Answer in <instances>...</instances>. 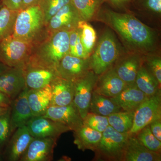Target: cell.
I'll use <instances>...</instances> for the list:
<instances>
[{"label":"cell","mask_w":161,"mask_h":161,"mask_svg":"<svg viewBox=\"0 0 161 161\" xmlns=\"http://www.w3.org/2000/svg\"><path fill=\"white\" fill-rule=\"evenodd\" d=\"M19 11L4 5L0 8V41L12 35Z\"/></svg>","instance_id":"obj_28"},{"label":"cell","mask_w":161,"mask_h":161,"mask_svg":"<svg viewBox=\"0 0 161 161\" xmlns=\"http://www.w3.org/2000/svg\"><path fill=\"white\" fill-rule=\"evenodd\" d=\"M128 133H121L109 125L102 132L94 161H122Z\"/></svg>","instance_id":"obj_5"},{"label":"cell","mask_w":161,"mask_h":161,"mask_svg":"<svg viewBox=\"0 0 161 161\" xmlns=\"http://www.w3.org/2000/svg\"><path fill=\"white\" fill-rule=\"evenodd\" d=\"M52 90V106H64L73 102L75 87L74 82L57 77L50 84Z\"/></svg>","instance_id":"obj_20"},{"label":"cell","mask_w":161,"mask_h":161,"mask_svg":"<svg viewBox=\"0 0 161 161\" xmlns=\"http://www.w3.org/2000/svg\"><path fill=\"white\" fill-rule=\"evenodd\" d=\"M10 108H3V107H0V116L3 115L4 113H6L9 109Z\"/></svg>","instance_id":"obj_44"},{"label":"cell","mask_w":161,"mask_h":161,"mask_svg":"<svg viewBox=\"0 0 161 161\" xmlns=\"http://www.w3.org/2000/svg\"><path fill=\"white\" fill-rule=\"evenodd\" d=\"M83 124L102 133L109 125L107 116L91 112H88L83 119Z\"/></svg>","instance_id":"obj_35"},{"label":"cell","mask_w":161,"mask_h":161,"mask_svg":"<svg viewBox=\"0 0 161 161\" xmlns=\"http://www.w3.org/2000/svg\"><path fill=\"white\" fill-rule=\"evenodd\" d=\"M9 68L8 67L6 66V65L3 64L0 62V75H2L3 73L6 71V70L9 69Z\"/></svg>","instance_id":"obj_43"},{"label":"cell","mask_w":161,"mask_h":161,"mask_svg":"<svg viewBox=\"0 0 161 161\" xmlns=\"http://www.w3.org/2000/svg\"><path fill=\"white\" fill-rule=\"evenodd\" d=\"M148 97L135 83L127 86L117 96L111 98L122 111L135 112Z\"/></svg>","instance_id":"obj_21"},{"label":"cell","mask_w":161,"mask_h":161,"mask_svg":"<svg viewBox=\"0 0 161 161\" xmlns=\"http://www.w3.org/2000/svg\"><path fill=\"white\" fill-rule=\"evenodd\" d=\"M122 111L111 98L93 92L89 112L107 116Z\"/></svg>","instance_id":"obj_26"},{"label":"cell","mask_w":161,"mask_h":161,"mask_svg":"<svg viewBox=\"0 0 161 161\" xmlns=\"http://www.w3.org/2000/svg\"><path fill=\"white\" fill-rule=\"evenodd\" d=\"M49 33L39 5L19 10L12 35L13 36L34 45L45 39Z\"/></svg>","instance_id":"obj_3"},{"label":"cell","mask_w":161,"mask_h":161,"mask_svg":"<svg viewBox=\"0 0 161 161\" xmlns=\"http://www.w3.org/2000/svg\"><path fill=\"white\" fill-rule=\"evenodd\" d=\"M143 61L137 55L119 58L113 67L119 77L128 85L135 84L136 75Z\"/></svg>","instance_id":"obj_22"},{"label":"cell","mask_w":161,"mask_h":161,"mask_svg":"<svg viewBox=\"0 0 161 161\" xmlns=\"http://www.w3.org/2000/svg\"><path fill=\"white\" fill-rule=\"evenodd\" d=\"M27 99L33 115H43L50 105L52 90L50 84L42 88L29 89Z\"/></svg>","instance_id":"obj_23"},{"label":"cell","mask_w":161,"mask_h":161,"mask_svg":"<svg viewBox=\"0 0 161 161\" xmlns=\"http://www.w3.org/2000/svg\"><path fill=\"white\" fill-rule=\"evenodd\" d=\"M74 132V143L79 150L84 151L91 150L93 152L97 148L102 133L83 125Z\"/></svg>","instance_id":"obj_24"},{"label":"cell","mask_w":161,"mask_h":161,"mask_svg":"<svg viewBox=\"0 0 161 161\" xmlns=\"http://www.w3.org/2000/svg\"><path fill=\"white\" fill-rule=\"evenodd\" d=\"M42 0H23L21 9H25L29 6L38 5Z\"/></svg>","instance_id":"obj_42"},{"label":"cell","mask_w":161,"mask_h":161,"mask_svg":"<svg viewBox=\"0 0 161 161\" xmlns=\"http://www.w3.org/2000/svg\"><path fill=\"white\" fill-rule=\"evenodd\" d=\"M135 83L139 89L148 97L155 95L161 92V85L143 64L137 72Z\"/></svg>","instance_id":"obj_25"},{"label":"cell","mask_w":161,"mask_h":161,"mask_svg":"<svg viewBox=\"0 0 161 161\" xmlns=\"http://www.w3.org/2000/svg\"><path fill=\"white\" fill-rule=\"evenodd\" d=\"M119 9H125L130 5L132 0H105Z\"/></svg>","instance_id":"obj_40"},{"label":"cell","mask_w":161,"mask_h":161,"mask_svg":"<svg viewBox=\"0 0 161 161\" xmlns=\"http://www.w3.org/2000/svg\"><path fill=\"white\" fill-rule=\"evenodd\" d=\"M144 5L150 11L160 14L161 0H144Z\"/></svg>","instance_id":"obj_37"},{"label":"cell","mask_w":161,"mask_h":161,"mask_svg":"<svg viewBox=\"0 0 161 161\" xmlns=\"http://www.w3.org/2000/svg\"><path fill=\"white\" fill-rule=\"evenodd\" d=\"M128 86L119 77L113 66L98 75L93 92L111 98L117 96Z\"/></svg>","instance_id":"obj_16"},{"label":"cell","mask_w":161,"mask_h":161,"mask_svg":"<svg viewBox=\"0 0 161 161\" xmlns=\"http://www.w3.org/2000/svg\"><path fill=\"white\" fill-rule=\"evenodd\" d=\"M56 70L59 77L75 82L91 70L89 58H77L69 54L60 60Z\"/></svg>","instance_id":"obj_11"},{"label":"cell","mask_w":161,"mask_h":161,"mask_svg":"<svg viewBox=\"0 0 161 161\" xmlns=\"http://www.w3.org/2000/svg\"><path fill=\"white\" fill-rule=\"evenodd\" d=\"M2 160V158H1V152H0V161Z\"/></svg>","instance_id":"obj_46"},{"label":"cell","mask_w":161,"mask_h":161,"mask_svg":"<svg viewBox=\"0 0 161 161\" xmlns=\"http://www.w3.org/2000/svg\"><path fill=\"white\" fill-rule=\"evenodd\" d=\"M108 22L129 46L138 51H146L154 42L152 30L132 15L112 10L106 12Z\"/></svg>","instance_id":"obj_1"},{"label":"cell","mask_w":161,"mask_h":161,"mask_svg":"<svg viewBox=\"0 0 161 161\" xmlns=\"http://www.w3.org/2000/svg\"><path fill=\"white\" fill-rule=\"evenodd\" d=\"M26 86L23 69L9 68L0 75V92L12 100L17 97Z\"/></svg>","instance_id":"obj_18"},{"label":"cell","mask_w":161,"mask_h":161,"mask_svg":"<svg viewBox=\"0 0 161 161\" xmlns=\"http://www.w3.org/2000/svg\"><path fill=\"white\" fill-rule=\"evenodd\" d=\"M3 5L9 9L19 11L22 8L23 0H2Z\"/></svg>","instance_id":"obj_39"},{"label":"cell","mask_w":161,"mask_h":161,"mask_svg":"<svg viewBox=\"0 0 161 161\" xmlns=\"http://www.w3.org/2000/svg\"><path fill=\"white\" fill-rule=\"evenodd\" d=\"M34 138L26 126L17 128L6 147L4 155L7 160L19 161Z\"/></svg>","instance_id":"obj_15"},{"label":"cell","mask_w":161,"mask_h":161,"mask_svg":"<svg viewBox=\"0 0 161 161\" xmlns=\"http://www.w3.org/2000/svg\"><path fill=\"white\" fill-rule=\"evenodd\" d=\"M58 139L37 137L31 142L20 161H49L53 160Z\"/></svg>","instance_id":"obj_13"},{"label":"cell","mask_w":161,"mask_h":161,"mask_svg":"<svg viewBox=\"0 0 161 161\" xmlns=\"http://www.w3.org/2000/svg\"><path fill=\"white\" fill-rule=\"evenodd\" d=\"M71 0H42L39 4L43 12L47 25L49 20Z\"/></svg>","instance_id":"obj_32"},{"label":"cell","mask_w":161,"mask_h":161,"mask_svg":"<svg viewBox=\"0 0 161 161\" xmlns=\"http://www.w3.org/2000/svg\"><path fill=\"white\" fill-rule=\"evenodd\" d=\"M12 100L7 95L0 92V107L9 108L11 106Z\"/></svg>","instance_id":"obj_41"},{"label":"cell","mask_w":161,"mask_h":161,"mask_svg":"<svg viewBox=\"0 0 161 161\" xmlns=\"http://www.w3.org/2000/svg\"><path fill=\"white\" fill-rule=\"evenodd\" d=\"M98 77V75L91 70L86 75L74 82L75 94L73 103L82 119L89 111L92 93Z\"/></svg>","instance_id":"obj_8"},{"label":"cell","mask_w":161,"mask_h":161,"mask_svg":"<svg viewBox=\"0 0 161 161\" xmlns=\"http://www.w3.org/2000/svg\"><path fill=\"white\" fill-rule=\"evenodd\" d=\"M12 132L10 124V107L0 116V152L6 147Z\"/></svg>","instance_id":"obj_34"},{"label":"cell","mask_w":161,"mask_h":161,"mask_svg":"<svg viewBox=\"0 0 161 161\" xmlns=\"http://www.w3.org/2000/svg\"><path fill=\"white\" fill-rule=\"evenodd\" d=\"M69 33L66 31L50 33L45 39L33 45L27 63L56 70L60 60L69 54Z\"/></svg>","instance_id":"obj_2"},{"label":"cell","mask_w":161,"mask_h":161,"mask_svg":"<svg viewBox=\"0 0 161 161\" xmlns=\"http://www.w3.org/2000/svg\"><path fill=\"white\" fill-rule=\"evenodd\" d=\"M23 69L26 86L29 89L42 88L59 77L56 69L30 63L26 64Z\"/></svg>","instance_id":"obj_14"},{"label":"cell","mask_w":161,"mask_h":161,"mask_svg":"<svg viewBox=\"0 0 161 161\" xmlns=\"http://www.w3.org/2000/svg\"><path fill=\"white\" fill-rule=\"evenodd\" d=\"M134 112L121 111L108 116L109 125L121 133H128L133 125Z\"/></svg>","instance_id":"obj_27"},{"label":"cell","mask_w":161,"mask_h":161,"mask_svg":"<svg viewBox=\"0 0 161 161\" xmlns=\"http://www.w3.org/2000/svg\"><path fill=\"white\" fill-rule=\"evenodd\" d=\"M136 138L146 148L153 152L161 153V142L152 134L149 125L135 134Z\"/></svg>","instance_id":"obj_31"},{"label":"cell","mask_w":161,"mask_h":161,"mask_svg":"<svg viewBox=\"0 0 161 161\" xmlns=\"http://www.w3.org/2000/svg\"><path fill=\"white\" fill-rule=\"evenodd\" d=\"M33 44L10 35L0 41V62L9 68H24L31 55Z\"/></svg>","instance_id":"obj_6"},{"label":"cell","mask_w":161,"mask_h":161,"mask_svg":"<svg viewBox=\"0 0 161 161\" xmlns=\"http://www.w3.org/2000/svg\"><path fill=\"white\" fill-rule=\"evenodd\" d=\"M78 28L80 31V40L88 54L91 56L96 40L95 29L86 21L81 20L78 23Z\"/></svg>","instance_id":"obj_30"},{"label":"cell","mask_w":161,"mask_h":161,"mask_svg":"<svg viewBox=\"0 0 161 161\" xmlns=\"http://www.w3.org/2000/svg\"><path fill=\"white\" fill-rule=\"evenodd\" d=\"M26 126L34 138L52 137L58 139L61 134L70 131L65 125L43 115L33 116L27 122Z\"/></svg>","instance_id":"obj_9"},{"label":"cell","mask_w":161,"mask_h":161,"mask_svg":"<svg viewBox=\"0 0 161 161\" xmlns=\"http://www.w3.org/2000/svg\"><path fill=\"white\" fill-rule=\"evenodd\" d=\"M28 88L24 90L12 101L10 106V124L12 132L18 128L26 126L33 116L27 99Z\"/></svg>","instance_id":"obj_17"},{"label":"cell","mask_w":161,"mask_h":161,"mask_svg":"<svg viewBox=\"0 0 161 161\" xmlns=\"http://www.w3.org/2000/svg\"><path fill=\"white\" fill-rule=\"evenodd\" d=\"M160 161L161 153L149 150L138 140L135 134H129L122 161Z\"/></svg>","instance_id":"obj_19"},{"label":"cell","mask_w":161,"mask_h":161,"mask_svg":"<svg viewBox=\"0 0 161 161\" xmlns=\"http://www.w3.org/2000/svg\"><path fill=\"white\" fill-rule=\"evenodd\" d=\"M44 117L65 125L70 131H75L83 125V119L74 103L64 106H49Z\"/></svg>","instance_id":"obj_12"},{"label":"cell","mask_w":161,"mask_h":161,"mask_svg":"<svg viewBox=\"0 0 161 161\" xmlns=\"http://www.w3.org/2000/svg\"><path fill=\"white\" fill-rule=\"evenodd\" d=\"M161 119V92L144 100L134 112L133 125L128 132L136 134L153 121Z\"/></svg>","instance_id":"obj_7"},{"label":"cell","mask_w":161,"mask_h":161,"mask_svg":"<svg viewBox=\"0 0 161 161\" xmlns=\"http://www.w3.org/2000/svg\"><path fill=\"white\" fill-rule=\"evenodd\" d=\"M105 1V0H71V2L78 10L81 19L86 22L92 19Z\"/></svg>","instance_id":"obj_29"},{"label":"cell","mask_w":161,"mask_h":161,"mask_svg":"<svg viewBox=\"0 0 161 161\" xmlns=\"http://www.w3.org/2000/svg\"><path fill=\"white\" fill-rule=\"evenodd\" d=\"M3 1H2V0H0V8L3 6Z\"/></svg>","instance_id":"obj_45"},{"label":"cell","mask_w":161,"mask_h":161,"mask_svg":"<svg viewBox=\"0 0 161 161\" xmlns=\"http://www.w3.org/2000/svg\"><path fill=\"white\" fill-rule=\"evenodd\" d=\"M149 126L152 134L161 142V119L153 121L149 125Z\"/></svg>","instance_id":"obj_38"},{"label":"cell","mask_w":161,"mask_h":161,"mask_svg":"<svg viewBox=\"0 0 161 161\" xmlns=\"http://www.w3.org/2000/svg\"><path fill=\"white\" fill-rule=\"evenodd\" d=\"M69 46V54L71 56L84 59L90 58L81 43L80 31L78 28L70 31Z\"/></svg>","instance_id":"obj_33"},{"label":"cell","mask_w":161,"mask_h":161,"mask_svg":"<svg viewBox=\"0 0 161 161\" xmlns=\"http://www.w3.org/2000/svg\"><path fill=\"white\" fill-rule=\"evenodd\" d=\"M147 68L161 85V59L160 57H149L147 59Z\"/></svg>","instance_id":"obj_36"},{"label":"cell","mask_w":161,"mask_h":161,"mask_svg":"<svg viewBox=\"0 0 161 161\" xmlns=\"http://www.w3.org/2000/svg\"><path fill=\"white\" fill-rule=\"evenodd\" d=\"M120 57L118 44L112 32L105 31L102 36L95 52L90 56L91 70L99 75L109 69Z\"/></svg>","instance_id":"obj_4"},{"label":"cell","mask_w":161,"mask_h":161,"mask_svg":"<svg viewBox=\"0 0 161 161\" xmlns=\"http://www.w3.org/2000/svg\"><path fill=\"white\" fill-rule=\"evenodd\" d=\"M82 20L71 2L62 7L51 18L47 25L49 33L59 31L70 32L78 28V23Z\"/></svg>","instance_id":"obj_10"}]
</instances>
